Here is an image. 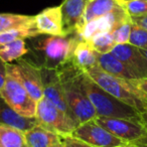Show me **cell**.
Wrapping results in <instances>:
<instances>
[{"instance_id": "36", "label": "cell", "mask_w": 147, "mask_h": 147, "mask_svg": "<svg viewBox=\"0 0 147 147\" xmlns=\"http://www.w3.org/2000/svg\"><path fill=\"white\" fill-rule=\"evenodd\" d=\"M145 114H147V111H146V113H145Z\"/></svg>"}, {"instance_id": "5", "label": "cell", "mask_w": 147, "mask_h": 147, "mask_svg": "<svg viewBox=\"0 0 147 147\" xmlns=\"http://www.w3.org/2000/svg\"><path fill=\"white\" fill-rule=\"evenodd\" d=\"M35 119L39 125L61 137L71 135L80 125L76 120L59 110L45 97L37 102Z\"/></svg>"}, {"instance_id": "2", "label": "cell", "mask_w": 147, "mask_h": 147, "mask_svg": "<svg viewBox=\"0 0 147 147\" xmlns=\"http://www.w3.org/2000/svg\"><path fill=\"white\" fill-rule=\"evenodd\" d=\"M81 82L98 117L127 119L142 123L143 114L104 91L84 71L81 75Z\"/></svg>"}, {"instance_id": "6", "label": "cell", "mask_w": 147, "mask_h": 147, "mask_svg": "<svg viewBox=\"0 0 147 147\" xmlns=\"http://www.w3.org/2000/svg\"><path fill=\"white\" fill-rule=\"evenodd\" d=\"M6 69L7 74L22 85L35 102H39L43 98L41 67L38 63L26 59H18L17 63H6Z\"/></svg>"}, {"instance_id": "8", "label": "cell", "mask_w": 147, "mask_h": 147, "mask_svg": "<svg viewBox=\"0 0 147 147\" xmlns=\"http://www.w3.org/2000/svg\"><path fill=\"white\" fill-rule=\"evenodd\" d=\"M71 136L84 141L92 147H121L127 144V142L100 126L95 120L80 124Z\"/></svg>"}, {"instance_id": "23", "label": "cell", "mask_w": 147, "mask_h": 147, "mask_svg": "<svg viewBox=\"0 0 147 147\" xmlns=\"http://www.w3.org/2000/svg\"><path fill=\"white\" fill-rule=\"evenodd\" d=\"M88 41L91 47L100 55L110 53L117 45L112 32L99 33Z\"/></svg>"}, {"instance_id": "33", "label": "cell", "mask_w": 147, "mask_h": 147, "mask_svg": "<svg viewBox=\"0 0 147 147\" xmlns=\"http://www.w3.org/2000/svg\"><path fill=\"white\" fill-rule=\"evenodd\" d=\"M142 124L145 126V128L147 129V114L142 115Z\"/></svg>"}, {"instance_id": "10", "label": "cell", "mask_w": 147, "mask_h": 147, "mask_svg": "<svg viewBox=\"0 0 147 147\" xmlns=\"http://www.w3.org/2000/svg\"><path fill=\"white\" fill-rule=\"evenodd\" d=\"M96 123L108 130L110 133L127 143H133L146 135L147 129L142 123L120 118L97 117Z\"/></svg>"}, {"instance_id": "25", "label": "cell", "mask_w": 147, "mask_h": 147, "mask_svg": "<svg viewBox=\"0 0 147 147\" xmlns=\"http://www.w3.org/2000/svg\"><path fill=\"white\" fill-rule=\"evenodd\" d=\"M130 17L147 15V0H119Z\"/></svg>"}, {"instance_id": "7", "label": "cell", "mask_w": 147, "mask_h": 147, "mask_svg": "<svg viewBox=\"0 0 147 147\" xmlns=\"http://www.w3.org/2000/svg\"><path fill=\"white\" fill-rule=\"evenodd\" d=\"M0 95L17 114L25 118H35L37 103L29 96L22 85L8 74L2 89L0 90Z\"/></svg>"}, {"instance_id": "17", "label": "cell", "mask_w": 147, "mask_h": 147, "mask_svg": "<svg viewBox=\"0 0 147 147\" xmlns=\"http://www.w3.org/2000/svg\"><path fill=\"white\" fill-rule=\"evenodd\" d=\"M99 53L91 47L89 41L80 40L74 49L71 61L79 69L87 71L98 65Z\"/></svg>"}, {"instance_id": "28", "label": "cell", "mask_w": 147, "mask_h": 147, "mask_svg": "<svg viewBox=\"0 0 147 147\" xmlns=\"http://www.w3.org/2000/svg\"><path fill=\"white\" fill-rule=\"evenodd\" d=\"M63 138V147H92L91 145L85 143L84 141L80 140V139L76 138V137L71 136H65L61 137Z\"/></svg>"}, {"instance_id": "26", "label": "cell", "mask_w": 147, "mask_h": 147, "mask_svg": "<svg viewBox=\"0 0 147 147\" xmlns=\"http://www.w3.org/2000/svg\"><path fill=\"white\" fill-rule=\"evenodd\" d=\"M128 43L140 49H147V29L133 23Z\"/></svg>"}, {"instance_id": "18", "label": "cell", "mask_w": 147, "mask_h": 147, "mask_svg": "<svg viewBox=\"0 0 147 147\" xmlns=\"http://www.w3.org/2000/svg\"><path fill=\"white\" fill-rule=\"evenodd\" d=\"M98 65L111 76L124 80H136L137 77L128 67L124 65L121 61L112 55L111 53H104L98 57Z\"/></svg>"}, {"instance_id": "16", "label": "cell", "mask_w": 147, "mask_h": 147, "mask_svg": "<svg viewBox=\"0 0 147 147\" xmlns=\"http://www.w3.org/2000/svg\"><path fill=\"white\" fill-rule=\"evenodd\" d=\"M0 124L8 125L26 132L27 130L38 124V122L35 118H25L17 114L8 106V104L0 95Z\"/></svg>"}, {"instance_id": "21", "label": "cell", "mask_w": 147, "mask_h": 147, "mask_svg": "<svg viewBox=\"0 0 147 147\" xmlns=\"http://www.w3.org/2000/svg\"><path fill=\"white\" fill-rule=\"evenodd\" d=\"M0 147H28L24 132L8 125L0 124Z\"/></svg>"}, {"instance_id": "37", "label": "cell", "mask_w": 147, "mask_h": 147, "mask_svg": "<svg viewBox=\"0 0 147 147\" xmlns=\"http://www.w3.org/2000/svg\"><path fill=\"white\" fill-rule=\"evenodd\" d=\"M125 1H127V0H125Z\"/></svg>"}, {"instance_id": "20", "label": "cell", "mask_w": 147, "mask_h": 147, "mask_svg": "<svg viewBox=\"0 0 147 147\" xmlns=\"http://www.w3.org/2000/svg\"><path fill=\"white\" fill-rule=\"evenodd\" d=\"M17 28L35 29L34 16L15 13H0V33Z\"/></svg>"}, {"instance_id": "24", "label": "cell", "mask_w": 147, "mask_h": 147, "mask_svg": "<svg viewBox=\"0 0 147 147\" xmlns=\"http://www.w3.org/2000/svg\"><path fill=\"white\" fill-rule=\"evenodd\" d=\"M38 32L35 29L29 28H17L12 30L4 31L0 33V47L12 42L17 39H25V38H33L38 36Z\"/></svg>"}, {"instance_id": "14", "label": "cell", "mask_w": 147, "mask_h": 147, "mask_svg": "<svg viewBox=\"0 0 147 147\" xmlns=\"http://www.w3.org/2000/svg\"><path fill=\"white\" fill-rule=\"evenodd\" d=\"M89 0H63L61 3L63 30L65 35L77 32L83 26L86 5Z\"/></svg>"}, {"instance_id": "9", "label": "cell", "mask_w": 147, "mask_h": 147, "mask_svg": "<svg viewBox=\"0 0 147 147\" xmlns=\"http://www.w3.org/2000/svg\"><path fill=\"white\" fill-rule=\"evenodd\" d=\"M130 18L131 17L125 11V9L120 6L104 16H101L99 18L93 19L87 22L82 28L77 31V33L82 40L88 41L99 33L113 32V30L118 25Z\"/></svg>"}, {"instance_id": "29", "label": "cell", "mask_w": 147, "mask_h": 147, "mask_svg": "<svg viewBox=\"0 0 147 147\" xmlns=\"http://www.w3.org/2000/svg\"><path fill=\"white\" fill-rule=\"evenodd\" d=\"M7 77V69H6V63L4 61H1L0 59V90L2 89L3 85L5 83Z\"/></svg>"}, {"instance_id": "11", "label": "cell", "mask_w": 147, "mask_h": 147, "mask_svg": "<svg viewBox=\"0 0 147 147\" xmlns=\"http://www.w3.org/2000/svg\"><path fill=\"white\" fill-rule=\"evenodd\" d=\"M41 76H42L43 83V97L47 99L53 105H55L59 110L73 118L74 120H76L65 99L63 87H61L57 69L41 67Z\"/></svg>"}, {"instance_id": "32", "label": "cell", "mask_w": 147, "mask_h": 147, "mask_svg": "<svg viewBox=\"0 0 147 147\" xmlns=\"http://www.w3.org/2000/svg\"><path fill=\"white\" fill-rule=\"evenodd\" d=\"M133 144L137 145V146H139V147H147V133H146V135L141 137L140 139H138V140H136L135 142H133Z\"/></svg>"}, {"instance_id": "12", "label": "cell", "mask_w": 147, "mask_h": 147, "mask_svg": "<svg viewBox=\"0 0 147 147\" xmlns=\"http://www.w3.org/2000/svg\"><path fill=\"white\" fill-rule=\"evenodd\" d=\"M110 53L128 67L137 79L147 78V59L141 53L140 49L129 43L116 45Z\"/></svg>"}, {"instance_id": "34", "label": "cell", "mask_w": 147, "mask_h": 147, "mask_svg": "<svg viewBox=\"0 0 147 147\" xmlns=\"http://www.w3.org/2000/svg\"><path fill=\"white\" fill-rule=\"evenodd\" d=\"M121 147H139V146H137V145L133 144V143H127V144L123 145V146H121Z\"/></svg>"}, {"instance_id": "27", "label": "cell", "mask_w": 147, "mask_h": 147, "mask_svg": "<svg viewBox=\"0 0 147 147\" xmlns=\"http://www.w3.org/2000/svg\"><path fill=\"white\" fill-rule=\"evenodd\" d=\"M132 25H133V21H132V18H130V19H128V20L124 21L123 23H121L120 25H118V26L113 30L112 34L117 45L128 43Z\"/></svg>"}, {"instance_id": "13", "label": "cell", "mask_w": 147, "mask_h": 147, "mask_svg": "<svg viewBox=\"0 0 147 147\" xmlns=\"http://www.w3.org/2000/svg\"><path fill=\"white\" fill-rule=\"evenodd\" d=\"M34 26L39 35L65 36L61 5L49 7L35 15Z\"/></svg>"}, {"instance_id": "3", "label": "cell", "mask_w": 147, "mask_h": 147, "mask_svg": "<svg viewBox=\"0 0 147 147\" xmlns=\"http://www.w3.org/2000/svg\"><path fill=\"white\" fill-rule=\"evenodd\" d=\"M99 87L123 103L136 109L141 114L147 111V95L136 88L131 80L116 78L105 73L98 65L84 71Z\"/></svg>"}, {"instance_id": "15", "label": "cell", "mask_w": 147, "mask_h": 147, "mask_svg": "<svg viewBox=\"0 0 147 147\" xmlns=\"http://www.w3.org/2000/svg\"><path fill=\"white\" fill-rule=\"evenodd\" d=\"M24 135L28 147H63L61 136L39 124L24 132Z\"/></svg>"}, {"instance_id": "1", "label": "cell", "mask_w": 147, "mask_h": 147, "mask_svg": "<svg viewBox=\"0 0 147 147\" xmlns=\"http://www.w3.org/2000/svg\"><path fill=\"white\" fill-rule=\"evenodd\" d=\"M57 71L67 104L77 122L83 124L88 121L95 120L98 117L97 112L87 96L81 82L83 71L79 69L73 61Z\"/></svg>"}, {"instance_id": "22", "label": "cell", "mask_w": 147, "mask_h": 147, "mask_svg": "<svg viewBox=\"0 0 147 147\" xmlns=\"http://www.w3.org/2000/svg\"><path fill=\"white\" fill-rule=\"evenodd\" d=\"M27 53L28 49L24 39H17L3 47H0V59L5 63H10L13 61H17Z\"/></svg>"}, {"instance_id": "19", "label": "cell", "mask_w": 147, "mask_h": 147, "mask_svg": "<svg viewBox=\"0 0 147 147\" xmlns=\"http://www.w3.org/2000/svg\"><path fill=\"white\" fill-rule=\"evenodd\" d=\"M120 6L119 0H89L83 16V26L89 21L104 16Z\"/></svg>"}, {"instance_id": "30", "label": "cell", "mask_w": 147, "mask_h": 147, "mask_svg": "<svg viewBox=\"0 0 147 147\" xmlns=\"http://www.w3.org/2000/svg\"><path fill=\"white\" fill-rule=\"evenodd\" d=\"M131 81L136 86V88H138L141 92H143L144 94L147 95V78L136 79V80H131Z\"/></svg>"}, {"instance_id": "31", "label": "cell", "mask_w": 147, "mask_h": 147, "mask_svg": "<svg viewBox=\"0 0 147 147\" xmlns=\"http://www.w3.org/2000/svg\"><path fill=\"white\" fill-rule=\"evenodd\" d=\"M132 18L133 23L139 25V26L143 27V28L147 29V15H143V16H137V17H131Z\"/></svg>"}, {"instance_id": "35", "label": "cell", "mask_w": 147, "mask_h": 147, "mask_svg": "<svg viewBox=\"0 0 147 147\" xmlns=\"http://www.w3.org/2000/svg\"><path fill=\"white\" fill-rule=\"evenodd\" d=\"M140 51H141V53H143V55L147 59V49H140Z\"/></svg>"}, {"instance_id": "4", "label": "cell", "mask_w": 147, "mask_h": 147, "mask_svg": "<svg viewBox=\"0 0 147 147\" xmlns=\"http://www.w3.org/2000/svg\"><path fill=\"white\" fill-rule=\"evenodd\" d=\"M80 40L82 39L77 32L65 36L47 35L43 38L35 40L33 47L42 59L39 65L59 69L67 65L71 61L74 49Z\"/></svg>"}]
</instances>
